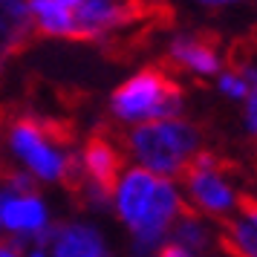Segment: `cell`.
I'll return each instance as SVG.
<instances>
[{"label": "cell", "mask_w": 257, "mask_h": 257, "mask_svg": "<svg viewBox=\"0 0 257 257\" xmlns=\"http://www.w3.org/2000/svg\"><path fill=\"white\" fill-rule=\"evenodd\" d=\"M72 124L61 118L44 116H18L9 124V148L21 162L47 182H64L67 179V162H70Z\"/></svg>", "instance_id": "cell-1"}, {"label": "cell", "mask_w": 257, "mask_h": 257, "mask_svg": "<svg viewBox=\"0 0 257 257\" xmlns=\"http://www.w3.org/2000/svg\"><path fill=\"white\" fill-rule=\"evenodd\" d=\"M182 87L165 67H148L116 87L110 113L118 121H171L182 113Z\"/></svg>", "instance_id": "cell-2"}, {"label": "cell", "mask_w": 257, "mask_h": 257, "mask_svg": "<svg viewBox=\"0 0 257 257\" xmlns=\"http://www.w3.org/2000/svg\"><path fill=\"white\" fill-rule=\"evenodd\" d=\"M130 153L153 176L182 174L191 156L199 151V130L188 121H142L127 133Z\"/></svg>", "instance_id": "cell-3"}, {"label": "cell", "mask_w": 257, "mask_h": 257, "mask_svg": "<svg viewBox=\"0 0 257 257\" xmlns=\"http://www.w3.org/2000/svg\"><path fill=\"white\" fill-rule=\"evenodd\" d=\"M228 168L225 159H220L217 153L211 151H197L191 156V162L185 165L182 171V179H185L191 197L202 211H208L214 217H222L225 211H231L237 205V197H234L231 185L222 179V171Z\"/></svg>", "instance_id": "cell-4"}, {"label": "cell", "mask_w": 257, "mask_h": 257, "mask_svg": "<svg viewBox=\"0 0 257 257\" xmlns=\"http://www.w3.org/2000/svg\"><path fill=\"white\" fill-rule=\"evenodd\" d=\"M188 205L179 199V194L174 191V185L168 179H159L153 188V197L145 208V217L136 222L133 228V254L136 257H151L159 243H162L168 225L185 211Z\"/></svg>", "instance_id": "cell-5"}, {"label": "cell", "mask_w": 257, "mask_h": 257, "mask_svg": "<svg viewBox=\"0 0 257 257\" xmlns=\"http://www.w3.org/2000/svg\"><path fill=\"white\" fill-rule=\"evenodd\" d=\"M165 70H191L197 75L220 72V35L211 29L179 32L168 47Z\"/></svg>", "instance_id": "cell-6"}, {"label": "cell", "mask_w": 257, "mask_h": 257, "mask_svg": "<svg viewBox=\"0 0 257 257\" xmlns=\"http://www.w3.org/2000/svg\"><path fill=\"white\" fill-rule=\"evenodd\" d=\"M35 38V18L29 0H0V75Z\"/></svg>", "instance_id": "cell-7"}, {"label": "cell", "mask_w": 257, "mask_h": 257, "mask_svg": "<svg viewBox=\"0 0 257 257\" xmlns=\"http://www.w3.org/2000/svg\"><path fill=\"white\" fill-rule=\"evenodd\" d=\"M121 162H124V159H121V151H118L113 133L98 130V133H93V136L87 139L84 153H81L84 174H87V179H93L98 188H104L107 194L116 191Z\"/></svg>", "instance_id": "cell-8"}, {"label": "cell", "mask_w": 257, "mask_h": 257, "mask_svg": "<svg viewBox=\"0 0 257 257\" xmlns=\"http://www.w3.org/2000/svg\"><path fill=\"white\" fill-rule=\"evenodd\" d=\"M159 182V176H153L151 171L145 168H133L124 182L118 185V197H116V211H118V220L130 225V231L136 228V222L145 217V208L153 197V188Z\"/></svg>", "instance_id": "cell-9"}, {"label": "cell", "mask_w": 257, "mask_h": 257, "mask_svg": "<svg viewBox=\"0 0 257 257\" xmlns=\"http://www.w3.org/2000/svg\"><path fill=\"white\" fill-rule=\"evenodd\" d=\"M52 257H110V251L98 228L87 222H64L55 225Z\"/></svg>", "instance_id": "cell-10"}, {"label": "cell", "mask_w": 257, "mask_h": 257, "mask_svg": "<svg viewBox=\"0 0 257 257\" xmlns=\"http://www.w3.org/2000/svg\"><path fill=\"white\" fill-rule=\"evenodd\" d=\"M29 12L38 21V32L52 38H72L75 41V21L72 12L55 6L52 0H29Z\"/></svg>", "instance_id": "cell-11"}, {"label": "cell", "mask_w": 257, "mask_h": 257, "mask_svg": "<svg viewBox=\"0 0 257 257\" xmlns=\"http://www.w3.org/2000/svg\"><path fill=\"white\" fill-rule=\"evenodd\" d=\"M220 248L231 257H257V228L243 220H220Z\"/></svg>", "instance_id": "cell-12"}, {"label": "cell", "mask_w": 257, "mask_h": 257, "mask_svg": "<svg viewBox=\"0 0 257 257\" xmlns=\"http://www.w3.org/2000/svg\"><path fill=\"white\" fill-rule=\"evenodd\" d=\"M174 237H176V243L182 245V248H188V251H205L211 245V231L205 228V222L199 220V214L191 205L179 214Z\"/></svg>", "instance_id": "cell-13"}, {"label": "cell", "mask_w": 257, "mask_h": 257, "mask_svg": "<svg viewBox=\"0 0 257 257\" xmlns=\"http://www.w3.org/2000/svg\"><path fill=\"white\" fill-rule=\"evenodd\" d=\"M47 225V205L38 197L21 199V231L18 234H38Z\"/></svg>", "instance_id": "cell-14"}, {"label": "cell", "mask_w": 257, "mask_h": 257, "mask_svg": "<svg viewBox=\"0 0 257 257\" xmlns=\"http://www.w3.org/2000/svg\"><path fill=\"white\" fill-rule=\"evenodd\" d=\"M220 90L225 95H231V98H248V93H251V90L245 87L243 78H240V75H234V72H228V70L220 75Z\"/></svg>", "instance_id": "cell-15"}, {"label": "cell", "mask_w": 257, "mask_h": 257, "mask_svg": "<svg viewBox=\"0 0 257 257\" xmlns=\"http://www.w3.org/2000/svg\"><path fill=\"white\" fill-rule=\"evenodd\" d=\"M237 205H240V211L245 214L248 225H254L257 228V197H251V194H240V197H237Z\"/></svg>", "instance_id": "cell-16"}, {"label": "cell", "mask_w": 257, "mask_h": 257, "mask_svg": "<svg viewBox=\"0 0 257 257\" xmlns=\"http://www.w3.org/2000/svg\"><path fill=\"white\" fill-rule=\"evenodd\" d=\"M248 107H245V118H248V127L251 133H257V93H248Z\"/></svg>", "instance_id": "cell-17"}, {"label": "cell", "mask_w": 257, "mask_h": 257, "mask_svg": "<svg viewBox=\"0 0 257 257\" xmlns=\"http://www.w3.org/2000/svg\"><path fill=\"white\" fill-rule=\"evenodd\" d=\"M159 257H191V251H188V248H182L179 243H168V245H162Z\"/></svg>", "instance_id": "cell-18"}, {"label": "cell", "mask_w": 257, "mask_h": 257, "mask_svg": "<svg viewBox=\"0 0 257 257\" xmlns=\"http://www.w3.org/2000/svg\"><path fill=\"white\" fill-rule=\"evenodd\" d=\"M202 6H228V3H237V0H197Z\"/></svg>", "instance_id": "cell-19"}, {"label": "cell", "mask_w": 257, "mask_h": 257, "mask_svg": "<svg viewBox=\"0 0 257 257\" xmlns=\"http://www.w3.org/2000/svg\"><path fill=\"white\" fill-rule=\"evenodd\" d=\"M12 197V194H9V191H6V188L0 185V214H3V205H6V199Z\"/></svg>", "instance_id": "cell-20"}, {"label": "cell", "mask_w": 257, "mask_h": 257, "mask_svg": "<svg viewBox=\"0 0 257 257\" xmlns=\"http://www.w3.org/2000/svg\"><path fill=\"white\" fill-rule=\"evenodd\" d=\"M0 257H18V254H12V251H9L6 245H0Z\"/></svg>", "instance_id": "cell-21"}, {"label": "cell", "mask_w": 257, "mask_h": 257, "mask_svg": "<svg viewBox=\"0 0 257 257\" xmlns=\"http://www.w3.org/2000/svg\"><path fill=\"white\" fill-rule=\"evenodd\" d=\"M29 257H44V248H35V251H32Z\"/></svg>", "instance_id": "cell-22"}]
</instances>
